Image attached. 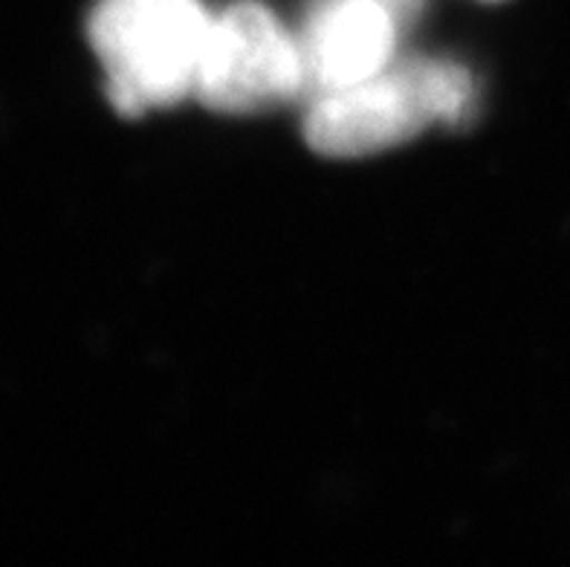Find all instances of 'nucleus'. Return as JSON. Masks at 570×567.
Returning a JSON list of instances; mask_svg holds the SVG:
<instances>
[{
	"label": "nucleus",
	"instance_id": "1",
	"mask_svg": "<svg viewBox=\"0 0 570 567\" xmlns=\"http://www.w3.org/2000/svg\"><path fill=\"white\" fill-rule=\"evenodd\" d=\"M209 29L200 0H99L87 38L116 114L139 119L191 96Z\"/></svg>",
	"mask_w": 570,
	"mask_h": 567
},
{
	"label": "nucleus",
	"instance_id": "2",
	"mask_svg": "<svg viewBox=\"0 0 570 567\" xmlns=\"http://www.w3.org/2000/svg\"><path fill=\"white\" fill-rule=\"evenodd\" d=\"M472 101V76L455 61L412 58L374 79L311 101L304 139L333 159H356L412 143L432 123L455 125Z\"/></svg>",
	"mask_w": 570,
	"mask_h": 567
},
{
	"label": "nucleus",
	"instance_id": "3",
	"mask_svg": "<svg viewBox=\"0 0 570 567\" xmlns=\"http://www.w3.org/2000/svg\"><path fill=\"white\" fill-rule=\"evenodd\" d=\"M203 108L229 116L267 114L302 96L296 36L258 0H240L212 18L197 67L195 90Z\"/></svg>",
	"mask_w": 570,
	"mask_h": 567
},
{
	"label": "nucleus",
	"instance_id": "4",
	"mask_svg": "<svg viewBox=\"0 0 570 567\" xmlns=\"http://www.w3.org/2000/svg\"><path fill=\"white\" fill-rule=\"evenodd\" d=\"M400 27L376 0H318L296 38L302 96L311 101L374 79L394 56Z\"/></svg>",
	"mask_w": 570,
	"mask_h": 567
},
{
	"label": "nucleus",
	"instance_id": "5",
	"mask_svg": "<svg viewBox=\"0 0 570 567\" xmlns=\"http://www.w3.org/2000/svg\"><path fill=\"white\" fill-rule=\"evenodd\" d=\"M376 3H383L394 14V21H397L400 29L412 27L417 21V14L423 12V7H426V0H376Z\"/></svg>",
	"mask_w": 570,
	"mask_h": 567
},
{
	"label": "nucleus",
	"instance_id": "6",
	"mask_svg": "<svg viewBox=\"0 0 570 567\" xmlns=\"http://www.w3.org/2000/svg\"><path fill=\"white\" fill-rule=\"evenodd\" d=\"M490 3H499V0H490Z\"/></svg>",
	"mask_w": 570,
	"mask_h": 567
}]
</instances>
